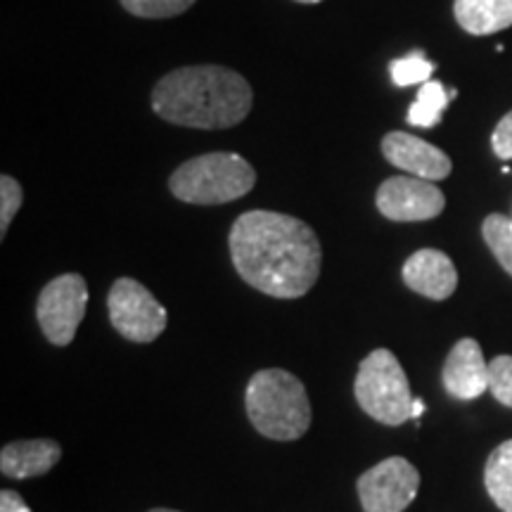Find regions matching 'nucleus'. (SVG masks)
<instances>
[{
	"instance_id": "nucleus-12",
	"label": "nucleus",
	"mask_w": 512,
	"mask_h": 512,
	"mask_svg": "<svg viewBox=\"0 0 512 512\" xmlns=\"http://www.w3.org/2000/svg\"><path fill=\"white\" fill-rule=\"evenodd\" d=\"M403 283L432 302H444L458 287L453 261L439 249H418L403 264Z\"/></svg>"
},
{
	"instance_id": "nucleus-2",
	"label": "nucleus",
	"mask_w": 512,
	"mask_h": 512,
	"mask_svg": "<svg viewBox=\"0 0 512 512\" xmlns=\"http://www.w3.org/2000/svg\"><path fill=\"white\" fill-rule=\"evenodd\" d=\"M254 93L245 76L219 64H197L169 72L152 91V110L176 126L221 131L252 112Z\"/></svg>"
},
{
	"instance_id": "nucleus-6",
	"label": "nucleus",
	"mask_w": 512,
	"mask_h": 512,
	"mask_svg": "<svg viewBox=\"0 0 512 512\" xmlns=\"http://www.w3.org/2000/svg\"><path fill=\"white\" fill-rule=\"evenodd\" d=\"M88 306V287L83 275L64 273L43 287L36 302V318L43 335L55 347L74 342Z\"/></svg>"
},
{
	"instance_id": "nucleus-20",
	"label": "nucleus",
	"mask_w": 512,
	"mask_h": 512,
	"mask_svg": "<svg viewBox=\"0 0 512 512\" xmlns=\"http://www.w3.org/2000/svg\"><path fill=\"white\" fill-rule=\"evenodd\" d=\"M24 192L22 185L17 183V178H12L8 174L0 176V238L8 235V228L15 214L22 207Z\"/></svg>"
},
{
	"instance_id": "nucleus-14",
	"label": "nucleus",
	"mask_w": 512,
	"mask_h": 512,
	"mask_svg": "<svg viewBox=\"0 0 512 512\" xmlns=\"http://www.w3.org/2000/svg\"><path fill=\"white\" fill-rule=\"evenodd\" d=\"M453 15L467 34H498L512 27V0H456Z\"/></svg>"
},
{
	"instance_id": "nucleus-8",
	"label": "nucleus",
	"mask_w": 512,
	"mask_h": 512,
	"mask_svg": "<svg viewBox=\"0 0 512 512\" xmlns=\"http://www.w3.org/2000/svg\"><path fill=\"white\" fill-rule=\"evenodd\" d=\"M363 512H403L415 501L420 489V472L406 458H387L356 482Z\"/></svg>"
},
{
	"instance_id": "nucleus-5",
	"label": "nucleus",
	"mask_w": 512,
	"mask_h": 512,
	"mask_svg": "<svg viewBox=\"0 0 512 512\" xmlns=\"http://www.w3.org/2000/svg\"><path fill=\"white\" fill-rule=\"evenodd\" d=\"M354 394L361 411L382 425L399 427L413 418L411 382L389 349H375L363 358Z\"/></svg>"
},
{
	"instance_id": "nucleus-23",
	"label": "nucleus",
	"mask_w": 512,
	"mask_h": 512,
	"mask_svg": "<svg viewBox=\"0 0 512 512\" xmlns=\"http://www.w3.org/2000/svg\"><path fill=\"white\" fill-rule=\"evenodd\" d=\"M0 512H31L17 491H0Z\"/></svg>"
},
{
	"instance_id": "nucleus-16",
	"label": "nucleus",
	"mask_w": 512,
	"mask_h": 512,
	"mask_svg": "<svg viewBox=\"0 0 512 512\" xmlns=\"http://www.w3.org/2000/svg\"><path fill=\"white\" fill-rule=\"evenodd\" d=\"M453 98H456V91H446L441 81L432 79L422 83L418 98H415L411 110L406 114L408 124L418 128H434L444 117V110Z\"/></svg>"
},
{
	"instance_id": "nucleus-9",
	"label": "nucleus",
	"mask_w": 512,
	"mask_h": 512,
	"mask_svg": "<svg viewBox=\"0 0 512 512\" xmlns=\"http://www.w3.org/2000/svg\"><path fill=\"white\" fill-rule=\"evenodd\" d=\"M375 204L384 219L396 223L430 221L446 207V197L432 181L418 176H392L377 188Z\"/></svg>"
},
{
	"instance_id": "nucleus-18",
	"label": "nucleus",
	"mask_w": 512,
	"mask_h": 512,
	"mask_svg": "<svg viewBox=\"0 0 512 512\" xmlns=\"http://www.w3.org/2000/svg\"><path fill=\"white\" fill-rule=\"evenodd\" d=\"M434 69H437V64L427 60V57H422V53L399 57V60H394L392 64H389V74H392L394 86H399V88L432 81Z\"/></svg>"
},
{
	"instance_id": "nucleus-4",
	"label": "nucleus",
	"mask_w": 512,
	"mask_h": 512,
	"mask_svg": "<svg viewBox=\"0 0 512 512\" xmlns=\"http://www.w3.org/2000/svg\"><path fill=\"white\" fill-rule=\"evenodd\" d=\"M254 185V166L235 152H209L192 157L169 178V190L176 200L200 207L240 200Z\"/></svg>"
},
{
	"instance_id": "nucleus-1",
	"label": "nucleus",
	"mask_w": 512,
	"mask_h": 512,
	"mask_svg": "<svg viewBox=\"0 0 512 512\" xmlns=\"http://www.w3.org/2000/svg\"><path fill=\"white\" fill-rule=\"evenodd\" d=\"M228 247L240 278L275 299L304 297L323 264V249L309 223L280 211L254 209L238 216Z\"/></svg>"
},
{
	"instance_id": "nucleus-17",
	"label": "nucleus",
	"mask_w": 512,
	"mask_h": 512,
	"mask_svg": "<svg viewBox=\"0 0 512 512\" xmlns=\"http://www.w3.org/2000/svg\"><path fill=\"white\" fill-rule=\"evenodd\" d=\"M482 235L491 254L503 266V271L512 275V219L503 214L486 216L482 223Z\"/></svg>"
},
{
	"instance_id": "nucleus-21",
	"label": "nucleus",
	"mask_w": 512,
	"mask_h": 512,
	"mask_svg": "<svg viewBox=\"0 0 512 512\" xmlns=\"http://www.w3.org/2000/svg\"><path fill=\"white\" fill-rule=\"evenodd\" d=\"M489 392L498 403L512 408V356H496L489 363Z\"/></svg>"
},
{
	"instance_id": "nucleus-19",
	"label": "nucleus",
	"mask_w": 512,
	"mask_h": 512,
	"mask_svg": "<svg viewBox=\"0 0 512 512\" xmlns=\"http://www.w3.org/2000/svg\"><path fill=\"white\" fill-rule=\"evenodd\" d=\"M197 0H121L124 10L143 19H169L183 15Z\"/></svg>"
},
{
	"instance_id": "nucleus-13",
	"label": "nucleus",
	"mask_w": 512,
	"mask_h": 512,
	"mask_svg": "<svg viewBox=\"0 0 512 512\" xmlns=\"http://www.w3.org/2000/svg\"><path fill=\"white\" fill-rule=\"evenodd\" d=\"M62 446L53 439L12 441L0 453V472L12 479H29L46 475L60 463Z\"/></svg>"
},
{
	"instance_id": "nucleus-7",
	"label": "nucleus",
	"mask_w": 512,
	"mask_h": 512,
	"mask_svg": "<svg viewBox=\"0 0 512 512\" xmlns=\"http://www.w3.org/2000/svg\"><path fill=\"white\" fill-rule=\"evenodd\" d=\"M114 330L138 344H150L166 330V309L133 278H119L107 297Z\"/></svg>"
},
{
	"instance_id": "nucleus-15",
	"label": "nucleus",
	"mask_w": 512,
	"mask_h": 512,
	"mask_svg": "<svg viewBox=\"0 0 512 512\" xmlns=\"http://www.w3.org/2000/svg\"><path fill=\"white\" fill-rule=\"evenodd\" d=\"M484 484L496 508L512 512V439L491 451L484 467Z\"/></svg>"
},
{
	"instance_id": "nucleus-24",
	"label": "nucleus",
	"mask_w": 512,
	"mask_h": 512,
	"mask_svg": "<svg viewBox=\"0 0 512 512\" xmlns=\"http://www.w3.org/2000/svg\"><path fill=\"white\" fill-rule=\"evenodd\" d=\"M427 411V406H425V401L422 399H413V420H418L422 413Z\"/></svg>"
},
{
	"instance_id": "nucleus-25",
	"label": "nucleus",
	"mask_w": 512,
	"mask_h": 512,
	"mask_svg": "<svg viewBox=\"0 0 512 512\" xmlns=\"http://www.w3.org/2000/svg\"><path fill=\"white\" fill-rule=\"evenodd\" d=\"M297 3H304V5H316V3H323V0H297Z\"/></svg>"
},
{
	"instance_id": "nucleus-10",
	"label": "nucleus",
	"mask_w": 512,
	"mask_h": 512,
	"mask_svg": "<svg viewBox=\"0 0 512 512\" xmlns=\"http://www.w3.org/2000/svg\"><path fill=\"white\" fill-rule=\"evenodd\" d=\"M382 155L396 169L408 171L411 176L425 181H444L451 176L453 164L444 150L434 147L413 133L392 131L382 138Z\"/></svg>"
},
{
	"instance_id": "nucleus-26",
	"label": "nucleus",
	"mask_w": 512,
	"mask_h": 512,
	"mask_svg": "<svg viewBox=\"0 0 512 512\" xmlns=\"http://www.w3.org/2000/svg\"><path fill=\"white\" fill-rule=\"evenodd\" d=\"M150 512H178V510H169V508H155V510H150Z\"/></svg>"
},
{
	"instance_id": "nucleus-22",
	"label": "nucleus",
	"mask_w": 512,
	"mask_h": 512,
	"mask_svg": "<svg viewBox=\"0 0 512 512\" xmlns=\"http://www.w3.org/2000/svg\"><path fill=\"white\" fill-rule=\"evenodd\" d=\"M491 147H494L496 157L512 159V112H508L498 121L494 136H491Z\"/></svg>"
},
{
	"instance_id": "nucleus-3",
	"label": "nucleus",
	"mask_w": 512,
	"mask_h": 512,
	"mask_svg": "<svg viewBox=\"0 0 512 512\" xmlns=\"http://www.w3.org/2000/svg\"><path fill=\"white\" fill-rule=\"evenodd\" d=\"M245 408L254 430L268 439H302L311 427V401L304 382L287 370H259L247 384Z\"/></svg>"
},
{
	"instance_id": "nucleus-11",
	"label": "nucleus",
	"mask_w": 512,
	"mask_h": 512,
	"mask_svg": "<svg viewBox=\"0 0 512 512\" xmlns=\"http://www.w3.org/2000/svg\"><path fill=\"white\" fill-rule=\"evenodd\" d=\"M441 380L446 392L460 401L477 399L489 389V363L484 361L477 339L465 337L456 342V347L446 356Z\"/></svg>"
}]
</instances>
